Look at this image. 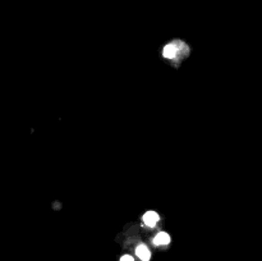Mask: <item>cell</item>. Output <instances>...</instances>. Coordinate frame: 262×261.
I'll list each match as a JSON object with an SVG mask.
<instances>
[{"mask_svg":"<svg viewBox=\"0 0 262 261\" xmlns=\"http://www.w3.org/2000/svg\"><path fill=\"white\" fill-rule=\"evenodd\" d=\"M159 215L158 212L155 211H147L145 215H143V223H145L147 227H155L156 223L159 222Z\"/></svg>","mask_w":262,"mask_h":261,"instance_id":"1","label":"cell"},{"mask_svg":"<svg viewBox=\"0 0 262 261\" xmlns=\"http://www.w3.org/2000/svg\"><path fill=\"white\" fill-rule=\"evenodd\" d=\"M136 255L141 258L142 261H148L151 257V253L148 251V248L145 245H140L136 248Z\"/></svg>","mask_w":262,"mask_h":261,"instance_id":"2","label":"cell"},{"mask_svg":"<svg viewBox=\"0 0 262 261\" xmlns=\"http://www.w3.org/2000/svg\"><path fill=\"white\" fill-rule=\"evenodd\" d=\"M154 243H155L156 246H161V245H168V243H170V237H169L168 233H159L158 235L155 237V240H154Z\"/></svg>","mask_w":262,"mask_h":261,"instance_id":"3","label":"cell"},{"mask_svg":"<svg viewBox=\"0 0 262 261\" xmlns=\"http://www.w3.org/2000/svg\"><path fill=\"white\" fill-rule=\"evenodd\" d=\"M177 51H178V49H177L176 44H170V45H166L165 48H164V56L168 59H174L177 55Z\"/></svg>","mask_w":262,"mask_h":261,"instance_id":"4","label":"cell"},{"mask_svg":"<svg viewBox=\"0 0 262 261\" xmlns=\"http://www.w3.org/2000/svg\"><path fill=\"white\" fill-rule=\"evenodd\" d=\"M120 261H135V260H133L132 256H129V255H124V256H123L122 258H120Z\"/></svg>","mask_w":262,"mask_h":261,"instance_id":"5","label":"cell"}]
</instances>
